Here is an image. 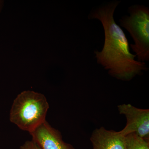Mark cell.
<instances>
[{"instance_id":"6da1fadb","label":"cell","mask_w":149,"mask_h":149,"mask_svg":"<svg viewBox=\"0 0 149 149\" xmlns=\"http://www.w3.org/2000/svg\"><path fill=\"white\" fill-rule=\"evenodd\" d=\"M120 1H115L95 9L89 15L90 19L100 21L104 33L103 47L95 51L97 62L108 70L111 75L123 80H130L147 68L145 62L136 60L130 53L125 33L115 21L113 15Z\"/></svg>"},{"instance_id":"7a4b0ae2","label":"cell","mask_w":149,"mask_h":149,"mask_svg":"<svg viewBox=\"0 0 149 149\" xmlns=\"http://www.w3.org/2000/svg\"><path fill=\"white\" fill-rule=\"evenodd\" d=\"M49 104L45 96L33 91H24L14 100L10 113L11 122L30 133L46 120Z\"/></svg>"},{"instance_id":"3957f363","label":"cell","mask_w":149,"mask_h":149,"mask_svg":"<svg viewBox=\"0 0 149 149\" xmlns=\"http://www.w3.org/2000/svg\"><path fill=\"white\" fill-rule=\"evenodd\" d=\"M130 15L122 17L120 26L130 33L134 44L129 47L141 62L149 61V9L147 7L134 5L129 7Z\"/></svg>"},{"instance_id":"277c9868","label":"cell","mask_w":149,"mask_h":149,"mask_svg":"<svg viewBox=\"0 0 149 149\" xmlns=\"http://www.w3.org/2000/svg\"><path fill=\"white\" fill-rule=\"evenodd\" d=\"M118 109L120 114L125 115L127 123L120 132L126 136L134 133L148 141L149 136V109H141L131 105H120Z\"/></svg>"},{"instance_id":"5b68a950","label":"cell","mask_w":149,"mask_h":149,"mask_svg":"<svg viewBox=\"0 0 149 149\" xmlns=\"http://www.w3.org/2000/svg\"><path fill=\"white\" fill-rule=\"evenodd\" d=\"M29 133L32 141L41 149H73L63 141L59 132L46 120Z\"/></svg>"},{"instance_id":"8992f818","label":"cell","mask_w":149,"mask_h":149,"mask_svg":"<svg viewBox=\"0 0 149 149\" xmlns=\"http://www.w3.org/2000/svg\"><path fill=\"white\" fill-rule=\"evenodd\" d=\"M91 141L93 149H126L125 136L120 131L100 128L93 132Z\"/></svg>"},{"instance_id":"52a82bcc","label":"cell","mask_w":149,"mask_h":149,"mask_svg":"<svg viewBox=\"0 0 149 149\" xmlns=\"http://www.w3.org/2000/svg\"><path fill=\"white\" fill-rule=\"evenodd\" d=\"M126 149H149L148 141L134 133L125 136Z\"/></svg>"},{"instance_id":"ba28073f","label":"cell","mask_w":149,"mask_h":149,"mask_svg":"<svg viewBox=\"0 0 149 149\" xmlns=\"http://www.w3.org/2000/svg\"><path fill=\"white\" fill-rule=\"evenodd\" d=\"M20 149H41L34 141H27L20 147Z\"/></svg>"},{"instance_id":"9c48e42d","label":"cell","mask_w":149,"mask_h":149,"mask_svg":"<svg viewBox=\"0 0 149 149\" xmlns=\"http://www.w3.org/2000/svg\"><path fill=\"white\" fill-rule=\"evenodd\" d=\"M2 6V2L1 1H0V9L1 8V7Z\"/></svg>"}]
</instances>
